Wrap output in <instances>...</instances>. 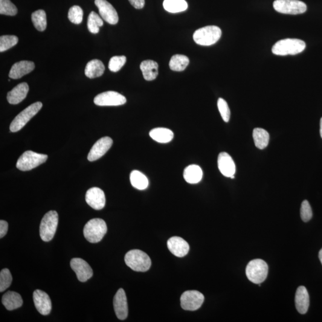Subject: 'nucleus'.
Here are the masks:
<instances>
[{
	"instance_id": "22",
	"label": "nucleus",
	"mask_w": 322,
	"mask_h": 322,
	"mask_svg": "<svg viewBox=\"0 0 322 322\" xmlns=\"http://www.w3.org/2000/svg\"><path fill=\"white\" fill-rule=\"evenodd\" d=\"M29 86L27 83H22L18 84L15 88L8 92L7 99L11 104H17L22 102L27 96Z\"/></svg>"
},
{
	"instance_id": "23",
	"label": "nucleus",
	"mask_w": 322,
	"mask_h": 322,
	"mask_svg": "<svg viewBox=\"0 0 322 322\" xmlns=\"http://www.w3.org/2000/svg\"><path fill=\"white\" fill-rule=\"evenodd\" d=\"M2 303L8 310H13L22 307L23 300L21 296L18 293L8 291L2 298Z\"/></svg>"
},
{
	"instance_id": "15",
	"label": "nucleus",
	"mask_w": 322,
	"mask_h": 322,
	"mask_svg": "<svg viewBox=\"0 0 322 322\" xmlns=\"http://www.w3.org/2000/svg\"><path fill=\"white\" fill-rule=\"evenodd\" d=\"M86 201L95 210H100L105 206L106 198L104 191L98 187H92L87 191Z\"/></svg>"
},
{
	"instance_id": "37",
	"label": "nucleus",
	"mask_w": 322,
	"mask_h": 322,
	"mask_svg": "<svg viewBox=\"0 0 322 322\" xmlns=\"http://www.w3.org/2000/svg\"><path fill=\"white\" fill-rule=\"evenodd\" d=\"M68 19L74 24H80L83 21V10L78 5H74L68 12Z\"/></svg>"
},
{
	"instance_id": "38",
	"label": "nucleus",
	"mask_w": 322,
	"mask_h": 322,
	"mask_svg": "<svg viewBox=\"0 0 322 322\" xmlns=\"http://www.w3.org/2000/svg\"><path fill=\"white\" fill-rule=\"evenodd\" d=\"M126 61L127 58L124 56L112 57L109 62V70L114 72L120 71L126 63Z\"/></svg>"
},
{
	"instance_id": "28",
	"label": "nucleus",
	"mask_w": 322,
	"mask_h": 322,
	"mask_svg": "<svg viewBox=\"0 0 322 322\" xmlns=\"http://www.w3.org/2000/svg\"><path fill=\"white\" fill-rule=\"evenodd\" d=\"M130 179L133 186L138 190L146 189L149 185L147 177L138 170L132 171L130 174Z\"/></svg>"
},
{
	"instance_id": "45",
	"label": "nucleus",
	"mask_w": 322,
	"mask_h": 322,
	"mask_svg": "<svg viewBox=\"0 0 322 322\" xmlns=\"http://www.w3.org/2000/svg\"><path fill=\"white\" fill-rule=\"evenodd\" d=\"M230 178H231V179H234V176H232Z\"/></svg>"
},
{
	"instance_id": "12",
	"label": "nucleus",
	"mask_w": 322,
	"mask_h": 322,
	"mask_svg": "<svg viewBox=\"0 0 322 322\" xmlns=\"http://www.w3.org/2000/svg\"><path fill=\"white\" fill-rule=\"evenodd\" d=\"M71 267L76 274L78 279L81 282H85L93 275L92 270L85 260L80 258H74L71 261Z\"/></svg>"
},
{
	"instance_id": "24",
	"label": "nucleus",
	"mask_w": 322,
	"mask_h": 322,
	"mask_svg": "<svg viewBox=\"0 0 322 322\" xmlns=\"http://www.w3.org/2000/svg\"><path fill=\"white\" fill-rule=\"evenodd\" d=\"M140 69L145 80L152 81L158 75V64L152 60H144L140 64Z\"/></svg>"
},
{
	"instance_id": "18",
	"label": "nucleus",
	"mask_w": 322,
	"mask_h": 322,
	"mask_svg": "<svg viewBox=\"0 0 322 322\" xmlns=\"http://www.w3.org/2000/svg\"><path fill=\"white\" fill-rule=\"evenodd\" d=\"M168 249L171 253L178 257H184L189 251V245L182 237L175 236L171 237L167 242Z\"/></svg>"
},
{
	"instance_id": "40",
	"label": "nucleus",
	"mask_w": 322,
	"mask_h": 322,
	"mask_svg": "<svg viewBox=\"0 0 322 322\" xmlns=\"http://www.w3.org/2000/svg\"><path fill=\"white\" fill-rule=\"evenodd\" d=\"M300 214L301 219L304 222H308L312 218L313 212L312 207L307 200H304L302 204H301Z\"/></svg>"
},
{
	"instance_id": "41",
	"label": "nucleus",
	"mask_w": 322,
	"mask_h": 322,
	"mask_svg": "<svg viewBox=\"0 0 322 322\" xmlns=\"http://www.w3.org/2000/svg\"><path fill=\"white\" fill-rule=\"evenodd\" d=\"M8 226L7 222L2 220L0 221V237L1 238H2L6 234L8 231Z\"/></svg>"
},
{
	"instance_id": "4",
	"label": "nucleus",
	"mask_w": 322,
	"mask_h": 322,
	"mask_svg": "<svg viewBox=\"0 0 322 322\" xmlns=\"http://www.w3.org/2000/svg\"><path fill=\"white\" fill-rule=\"evenodd\" d=\"M222 34L221 29L217 26H207L196 30L193 38L197 45L210 46L218 42Z\"/></svg>"
},
{
	"instance_id": "27",
	"label": "nucleus",
	"mask_w": 322,
	"mask_h": 322,
	"mask_svg": "<svg viewBox=\"0 0 322 322\" xmlns=\"http://www.w3.org/2000/svg\"><path fill=\"white\" fill-rule=\"evenodd\" d=\"M149 136L153 140L161 143H169L174 138V133L166 128H156L149 133Z\"/></svg>"
},
{
	"instance_id": "7",
	"label": "nucleus",
	"mask_w": 322,
	"mask_h": 322,
	"mask_svg": "<svg viewBox=\"0 0 322 322\" xmlns=\"http://www.w3.org/2000/svg\"><path fill=\"white\" fill-rule=\"evenodd\" d=\"M42 107L43 104L40 101L27 107L11 122L10 126V132L15 133L20 131L40 111Z\"/></svg>"
},
{
	"instance_id": "35",
	"label": "nucleus",
	"mask_w": 322,
	"mask_h": 322,
	"mask_svg": "<svg viewBox=\"0 0 322 322\" xmlns=\"http://www.w3.org/2000/svg\"><path fill=\"white\" fill-rule=\"evenodd\" d=\"M17 13V7L10 0H0V14L13 16Z\"/></svg>"
},
{
	"instance_id": "31",
	"label": "nucleus",
	"mask_w": 322,
	"mask_h": 322,
	"mask_svg": "<svg viewBox=\"0 0 322 322\" xmlns=\"http://www.w3.org/2000/svg\"><path fill=\"white\" fill-rule=\"evenodd\" d=\"M189 63V59L184 55L176 54L171 57L170 68L174 71H184Z\"/></svg>"
},
{
	"instance_id": "30",
	"label": "nucleus",
	"mask_w": 322,
	"mask_h": 322,
	"mask_svg": "<svg viewBox=\"0 0 322 322\" xmlns=\"http://www.w3.org/2000/svg\"><path fill=\"white\" fill-rule=\"evenodd\" d=\"M163 6L168 12L176 13L186 10L188 4L185 0H164Z\"/></svg>"
},
{
	"instance_id": "34",
	"label": "nucleus",
	"mask_w": 322,
	"mask_h": 322,
	"mask_svg": "<svg viewBox=\"0 0 322 322\" xmlns=\"http://www.w3.org/2000/svg\"><path fill=\"white\" fill-rule=\"evenodd\" d=\"M18 43V38L15 36H2L0 37V51L4 52L14 47Z\"/></svg>"
},
{
	"instance_id": "8",
	"label": "nucleus",
	"mask_w": 322,
	"mask_h": 322,
	"mask_svg": "<svg viewBox=\"0 0 322 322\" xmlns=\"http://www.w3.org/2000/svg\"><path fill=\"white\" fill-rule=\"evenodd\" d=\"M47 158V155L28 150L20 156L17 161L16 167L20 171H30L45 163Z\"/></svg>"
},
{
	"instance_id": "3",
	"label": "nucleus",
	"mask_w": 322,
	"mask_h": 322,
	"mask_svg": "<svg viewBox=\"0 0 322 322\" xmlns=\"http://www.w3.org/2000/svg\"><path fill=\"white\" fill-rule=\"evenodd\" d=\"M107 230L106 223L103 220L93 219L87 223L83 233L84 237L89 242L95 243L101 241Z\"/></svg>"
},
{
	"instance_id": "17",
	"label": "nucleus",
	"mask_w": 322,
	"mask_h": 322,
	"mask_svg": "<svg viewBox=\"0 0 322 322\" xmlns=\"http://www.w3.org/2000/svg\"><path fill=\"white\" fill-rule=\"evenodd\" d=\"M114 307L117 317L120 320H125L127 318L129 309L126 292L123 289L118 290L114 298Z\"/></svg>"
},
{
	"instance_id": "29",
	"label": "nucleus",
	"mask_w": 322,
	"mask_h": 322,
	"mask_svg": "<svg viewBox=\"0 0 322 322\" xmlns=\"http://www.w3.org/2000/svg\"><path fill=\"white\" fill-rule=\"evenodd\" d=\"M253 138L255 146L260 149H264L268 146L270 136L266 130L256 128L253 131Z\"/></svg>"
},
{
	"instance_id": "20",
	"label": "nucleus",
	"mask_w": 322,
	"mask_h": 322,
	"mask_svg": "<svg viewBox=\"0 0 322 322\" xmlns=\"http://www.w3.org/2000/svg\"><path fill=\"white\" fill-rule=\"evenodd\" d=\"M35 69V64L31 61L22 60L14 63L11 67L8 77L16 80L30 73Z\"/></svg>"
},
{
	"instance_id": "25",
	"label": "nucleus",
	"mask_w": 322,
	"mask_h": 322,
	"mask_svg": "<svg viewBox=\"0 0 322 322\" xmlns=\"http://www.w3.org/2000/svg\"><path fill=\"white\" fill-rule=\"evenodd\" d=\"M202 177L203 171L198 165H188L184 170V178L188 184H198L201 181Z\"/></svg>"
},
{
	"instance_id": "21",
	"label": "nucleus",
	"mask_w": 322,
	"mask_h": 322,
	"mask_svg": "<svg viewBox=\"0 0 322 322\" xmlns=\"http://www.w3.org/2000/svg\"><path fill=\"white\" fill-rule=\"evenodd\" d=\"M296 308L301 315L306 314L310 305V297L305 287L299 286L296 292L295 298Z\"/></svg>"
},
{
	"instance_id": "44",
	"label": "nucleus",
	"mask_w": 322,
	"mask_h": 322,
	"mask_svg": "<svg viewBox=\"0 0 322 322\" xmlns=\"http://www.w3.org/2000/svg\"><path fill=\"white\" fill-rule=\"evenodd\" d=\"M320 126H321L320 133H321V138H322V117L321 120Z\"/></svg>"
},
{
	"instance_id": "14",
	"label": "nucleus",
	"mask_w": 322,
	"mask_h": 322,
	"mask_svg": "<svg viewBox=\"0 0 322 322\" xmlns=\"http://www.w3.org/2000/svg\"><path fill=\"white\" fill-rule=\"evenodd\" d=\"M113 140L111 138H101L95 142L92 146L88 155V160L91 162L95 161L105 154L111 147Z\"/></svg>"
},
{
	"instance_id": "11",
	"label": "nucleus",
	"mask_w": 322,
	"mask_h": 322,
	"mask_svg": "<svg viewBox=\"0 0 322 322\" xmlns=\"http://www.w3.org/2000/svg\"><path fill=\"white\" fill-rule=\"evenodd\" d=\"M127 99L123 95L114 91H108L98 94L94 99V103L100 106H117L123 105Z\"/></svg>"
},
{
	"instance_id": "19",
	"label": "nucleus",
	"mask_w": 322,
	"mask_h": 322,
	"mask_svg": "<svg viewBox=\"0 0 322 322\" xmlns=\"http://www.w3.org/2000/svg\"><path fill=\"white\" fill-rule=\"evenodd\" d=\"M218 167L222 175L231 178L236 172V165L233 159L228 153H220L218 157Z\"/></svg>"
},
{
	"instance_id": "5",
	"label": "nucleus",
	"mask_w": 322,
	"mask_h": 322,
	"mask_svg": "<svg viewBox=\"0 0 322 322\" xmlns=\"http://www.w3.org/2000/svg\"><path fill=\"white\" fill-rule=\"evenodd\" d=\"M58 222L59 216L56 211H50L45 215L40 226V235L43 241L49 242L53 238Z\"/></svg>"
},
{
	"instance_id": "9",
	"label": "nucleus",
	"mask_w": 322,
	"mask_h": 322,
	"mask_svg": "<svg viewBox=\"0 0 322 322\" xmlns=\"http://www.w3.org/2000/svg\"><path fill=\"white\" fill-rule=\"evenodd\" d=\"M274 7L278 13L293 15L303 14L307 11L306 4L299 0H276Z\"/></svg>"
},
{
	"instance_id": "36",
	"label": "nucleus",
	"mask_w": 322,
	"mask_h": 322,
	"mask_svg": "<svg viewBox=\"0 0 322 322\" xmlns=\"http://www.w3.org/2000/svg\"><path fill=\"white\" fill-rule=\"evenodd\" d=\"M12 276L8 269H2L0 272V292H2L9 288L12 282Z\"/></svg>"
},
{
	"instance_id": "32",
	"label": "nucleus",
	"mask_w": 322,
	"mask_h": 322,
	"mask_svg": "<svg viewBox=\"0 0 322 322\" xmlns=\"http://www.w3.org/2000/svg\"><path fill=\"white\" fill-rule=\"evenodd\" d=\"M32 21H33L35 28L38 31L43 32L47 28V17L46 13L43 10H39L32 14Z\"/></svg>"
},
{
	"instance_id": "26",
	"label": "nucleus",
	"mask_w": 322,
	"mask_h": 322,
	"mask_svg": "<svg viewBox=\"0 0 322 322\" xmlns=\"http://www.w3.org/2000/svg\"><path fill=\"white\" fill-rule=\"evenodd\" d=\"M105 70L104 64L101 61L98 59H93L90 61L87 64L85 69V75L87 77L92 78L100 77Z\"/></svg>"
},
{
	"instance_id": "33",
	"label": "nucleus",
	"mask_w": 322,
	"mask_h": 322,
	"mask_svg": "<svg viewBox=\"0 0 322 322\" xmlns=\"http://www.w3.org/2000/svg\"><path fill=\"white\" fill-rule=\"evenodd\" d=\"M103 25L102 19L94 11H92L88 17V27L89 31L92 34H97L99 32V28Z\"/></svg>"
},
{
	"instance_id": "43",
	"label": "nucleus",
	"mask_w": 322,
	"mask_h": 322,
	"mask_svg": "<svg viewBox=\"0 0 322 322\" xmlns=\"http://www.w3.org/2000/svg\"><path fill=\"white\" fill-rule=\"evenodd\" d=\"M319 260H320L321 261L322 265V248L321 249V251H319Z\"/></svg>"
},
{
	"instance_id": "13",
	"label": "nucleus",
	"mask_w": 322,
	"mask_h": 322,
	"mask_svg": "<svg viewBox=\"0 0 322 322\" xmlns=\"http://www.w3.org/2000/svg\"><path fill=\"white\" fill-rule=\"evenodd\" d=\"M94 2L99 11L100 16L106 22L111 25L117 24L119 20L117 11L111 3L106 0H95Z\"/></svg>"
},
{
	"instance_id": "10",
	"label": "nucleus",
	"mask_w": 322,
	"mask_h": 322,
	"mask_svg": "<svg viewBox=\"0 0 322 322\" xmlns=\"http://www.w3.org/2000/svg\"><path fill=\"white\" fill-rule=\"evenodd\" d=\"M204 301V295L198 291H185L181 298L182 309L188 311H195L199 309Z\"/></svg>"
},
{
	"instance_id": "6",
	"label": "nucleus",
	"mask_w": 322,
	"mask_h": 322,
	"mask_svg": "<svg viewBox=\"0 0 322 322\" xmlns=\"http://www.w3.org/2000/svg\"><path fill=\"white\" fill-rule=\"evenodd\" d=\"M268 271V266L265 261L255 259L251 261L246 266V275L252 283L261 284L266 279Z\"/></svg>"
},
{
	"instance_id": "42",
	"label": "nucleus",
	"mask_w": 322,
	"mask_h": 322,
	"mask_svg": "<svg viewBox=\"0 0 322 322\" xmlns=\"http://www.w3.org/2000/svg\"><path fill=\"white\" fill-rule=\"evenodd\" d=\"M133 7L137 9H141L144 6L145 1L144 0H129Z\"/></svg>"
},
{
	"instance_id": "16",
	"label": "nucleus",
	"mask_w": 322,
	"mask_h": 322,
	"mask_svg": "<svg viewBox=\"0 0 322 322\" xmlns=\"http://www.w3.org/2000/svg\"><path fill=\"white\" fill-rule=\"evenodd\" d=\"M35 307L41 315L46 316L50 314L51 310V301L47 293L37 289L33 293Z\"/></svg>"
},
{
	"instance_id": "39",
	"label": "nucleus",
	"mask_w": 322,
	"mask_h": 322,
	"mask_svg": "<svg viewBox=\"0 0 322 322\" xmlns=\"http://www.w3.org/2000/svg\"><path fill=\"white\" fill-rule=\"evenodd\" d=\"M217 106H218L219 112L221 114L223 121L226 123H228L230 120V111L228 103L223 98H219L218 101H217Z\"/></svg>"
},
{
	"instance_id": "1",
	"label": "nucleus",
	"mask_w": 322,
	"mask_h": 322,
	"mask_svg": "<svg viewBox=\"0 0 322 322\" xmlns=\"http://www.w3.org/2000/svg\"><path fill=\"white\" fill-rule=\"evenodd\" d=\"M124 259L126 265L136 272H146L151 266V260L149 255L139 249L128 252Z\"/></svg>"
},
{
	"instance_id": "2",
	"label": "nucleus",
	"mask_w": 322,
	"mask_h": 322,
	"mask_svg": "<svg viewBox=\"0 0 322 322\" xmlns=\"http://www.w3.org/2000/svg\"><path fill=\"white\" fill-rule=\"evenodd\" d=\"M306 47L303 40L286 39L278 41L272 48L273 53L278 56L295 55L301 53Z\"/></svg>"
}]
</instances>
